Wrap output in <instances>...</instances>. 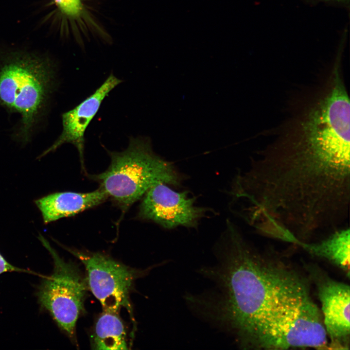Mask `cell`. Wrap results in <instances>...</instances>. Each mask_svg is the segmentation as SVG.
Returning <instances> with one entry per match:
<instances>
[{
    "label": "cell",
    "mask_w": 350,
    "mask_h": 350,
    "mask_svg": "<svg viewBox=\"0 0 350 350\" xmlns=\"http://www.w3.org/2000/svg\"><path fill=\"white\" fill-rule=\"evenodd\" d=\"M40 241L53 259V272L44 277L38 291L39 302L69 337L75 335L76 324L83 310L88 286L77 265L61 258L43 237Z\"/></svg>",
    "instance_id": "4"
},
{
    "label": "cell",
    "mask_w": 350,
    "mask_h": 350,
    "mask_svg": "<svg viewBox=\"0 0 350 350\" xmlns=\"http://www.w3.org/2000/svg\"><path fill=\"white\" fill-rule=\"evenodd\" d=\"M108 198L99 187L88 192H57L40 198L35 204L41 213L45 224L61 218L72 216L97 206Z\"/></svg>",
    "instance_id": "9"
},
{
    "label": "cell",
    "mask_w": 350,
    "mask_h": 350,
    "mask_svg": "<svg viewBox=\"0 0 350 350\" xmlns=\"http://www.w3.org/2000/svg\"><path fill=\"white\" fill-rule=\"evenodd\" d=\"M46 58L14 52L0 62V105L21 117L18 137L27 141L53 88L55 72Z\"/></svg>",
    "instance_id": "3"
},
{
    "label": "cell",
    "mask_w": 350,
    "mask_h": 350,
    "mask_svg": "<svg viewBox=\"0 0 350 350\" xmlns=\"http://www.w3.org/2000/svg\"><path fill=\"white\" fill-rule=\"evenodd\" d=\"M108 153L111 163L107 169L90 176L99 183L122 214L154 185L177 186L181 182L175 166L154 152L148 138L131 137L125 150Z\"/></svg>",
    "instance_id": "2"
},
{
    "label": "cell",
    "mask_w": 350,
    "mask_h": 350,
    "mask_svg": "<svg viewBox=\"0 0 350 350\" xmlns=\"http://www.w3.org/2000/svg\"><path fill=\"white\" fill-rule=\"evenodd\" d=\"M65 248L83 264L88 288L104 311L118 312L124 308L134 322L130 293L135 280L143 272L103 253Z\"/></svg>",
    "instance_id": "5"
},
{
    "label": "cell",
    "mask_w": 350,
    "mask_h": 350,
    "mask_svg": "<svg viewBox=\"0 0 350 350\" xmlns=\"http://www.w3.org/2000/svg\"><path fill=\"white\" fill-rule=\"evenodd\" d=\"M311 254L328 261L350 275V229L335 231L325 239L316 243L302 242L300 245Z\"/></svg>",
    "instance_id": "10"
},
{
    "label": "cell",
    "mask_w": 350,
    "mask_h": 350,
    "mask_svg": "<svg viewBox=\"0 0 350 350\" xmlns=\"http://www.w3.org/2000/svg\"><path fill=\"white\" fill-rule=\"evenodd\" d=\"M27 272L28 271L18 268L9 263L0 253V275L7 272Z\"/></svg>",
    "instance_id": "13"
},
{
    "label": "cell",
    "mask_w": 350,
    "mask_h": 350,
    "mask_svg": "<svg viewBox=\"0 0 350 350\" xmlns=\"http://www.w3.org/2000/svg\"><path fill=\"white\" fill-rule=\"evenodd\" d=\"M96 350H127V335L118 312L104 311L96 322L93 337Z\"/></svg>",
    "instance_id": "11"
},
{
    "label": "cell",
    "mask_w": 350,
    "mask_h": 350,
    "mask_svg": "<svg viewBox=\"0 0 350 350\" xmlns=\"http://www.w3.org/2000/svg\"><path fill=\"white\" fill-rule=\"evenodd\" d=\"M122 82L113 74H110L104 83L90 96L74 108L62 114L63 129L55 141L45 151L40 157L52 152L62 144H72L77 149L82 167L84 169V152L85 133L102 103L109 92Z\"/></svg>",
    "instance_id": "8"
},
{
    "label": "cell",
    "mask_w": 350,
    "mask_h": 350,
    "mask_svg": "<svg viewBox=\"0 0 350 350\" xmlns=\"http://www.w3.org/2000/svg\"><path fill=\"white\" fill-rule=\"evenodd\" d=\"M310 272L321 304L323 322L331 339L330 349H349L350 287L330 278L318 269Z\"/></svg>",
    "instance_id": "7"
},
{
    "label": "cell",
    "mask_w": 350,
    "mask_h": 350,
    "mask_svg": "<svg viewBox=\"0 0 350 350\" xmlns=\"http://www.w3.org/2000/svg\"><path fill=\"white\" fill-rule=\"evenodd\" d=\"M216 246L217 263L199 272L218 291L197 296V315L232 334L241 348L258 349L286 311L310 296L308 282L254 249L229 220Z\"/></svg>",
    "instance_id": "1"
},
{
    "label": "cell",
    "mask_w": 350,
    "mask_h": 350,
    "mask_svg": "<svg viewBox=\"0 0 350 350\" xmlns=\"http://www.w3.org/2000/svg\"><path fill=\"white\" fill-rule=\"evenodd\" d=\"M61 12L72 18H79L84 7L81 0H53Z\"/></svg>",
    "instance_id": "12"
},
{
    "label": "cell",
    "mask_w": 350,
    "mask_h": 350,
    "mask_svg": "<svg viewBox=\"0 0 350 350\" xmlns=\"http://www.w3.org/2000/svg\"><path fill=\"white\" fill-rule=\"evenodd\" d=\"M325 2L349 4V0H315Z\"/></svg>",
    "instance_id": "14"
},
{
    "label": "cell",
    "mask_w": 350,
    "mask_h": 350,
    "mask_svg": "<svg viewBox=\"0 0 350 350\" xmlns=\"http://www.w3.org/2000/svg\"><path fill=\"white\" fill-rule=\"evenodd\" d=\"M195 200L186 192H177L165 184H158L143 195L138 215L166 228H195L208 210L195 205Z\"/></svg>",
    "instance_id": "6"
}]
</instances>
